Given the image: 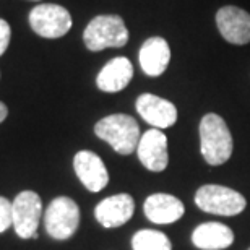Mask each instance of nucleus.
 I'll return each mask as SVG.
<instances>
[{
    "instance_id": "1",
    "label": "nucleus",
    "mask_w": 250,
    "mask_h": 250,
    "mask_svg": "<svg viewBox=\"0 0 250 250\" xmlns=\"http://www.w3.org/2000/svg\"><path fill=\"white\" fill-rule=\"evenodd\" d=\"M200 149L209 166H221L232 154V135L218 114H207L200 122Z\"/></svg>"
},
{
    "instance_id": "2",
    "label": "nucleus",
    "mask_w": 250,
    "mask_h": 250,
    "mask_svg": "<svg viewBox=\"0 0 250 250\" xmlns=\"http://www.w3.org/2000/svg\"><path fill=\"white\" fill-rule=\"evenodd\" d=\"M94 133L119 154H132L142 138L138 122L127 114H112L94 125Z\"/></svg>"
},
{
    "instance_id": "3",
    "label": "nucleus",
    "mask_w": 250,
    "mask_h": 250,
    "mask_svg": "<svg viewBox=\"0 0 250 250\" xmlns=\"http://www.w3.org/2000/svg\"><path fill=\"white\" fill-rule=\"evenodd\" d=\"M83 41L91 52L107 47H124L128 42V29L119 15H99L84 28Z\"/></svg>"
},
{
    "instance_id": "4",
    "label": "nucleus",
    "mask_w": 250,
    "mask_h": 250,
    "mask_svg": "<svg viewBox=\"0 0 250 250\" xmlns=\"http://www.w3.org/2000/svg\"><path fill=\"white\" fill-rule=\"evenodd\" d=\"M195 203L203 211L221 216H234L242 213L247 205L244 195L229 187L214 186V184L200 187L195 195Z\"/></svg>"
},
{
    "instance_id": "5",
    "label": "nucleus",
    "mask_w": 250,
    "mask_h": 250,
    "mask_svg": "<svg viewBox=\"0 0 250 250\" xmlns=\"http://www.w3.org/2000/svg\"><path fill=\"white\" fill-rule=\"evenodd\" d=\"M46 231L52 239L65 241L77 232L80 224V208L68 197L54 198L44 214Z\"/></svg>"
},
{
    "instance_id": "6",
    "label": "nucleus",
    "mask_w": 250,
    "mask_h": 250,
    "mask_svg": "<svg viewBox=\"0 0 250 250\" xmlns=\"http://www.w3.org/2000/svg\"><path fill=\"white\" fill-rule=\"evenodd\" d=\"M29 24L33 31L46 39L65 36L72 28L68 10L56 3H39L29 12Z\"/></svg>"
},
{
    "instance_id": "7",
    "label": "nucleus",
    "mask_w": 250,
    "mask_h": 250,
    "mask_svg": "<svg viewBox=\"0 0 250 250\" xmlns=\"http://www.w3.org/2000/svg\"><path fill=\"white\" fill-rule=\"evenodd\" d=\"M13 228L21 239H36L38 226L42 213L41 198L36 192L24 190L18 193L12 203Z\"/></svg>"
},
{
    "instance_id": "8",
    "label": "nucleus",
    "mask_w": 250,
    "mask_h": 250,
    "mask_svg": "<svg viewBox=\"0 0 250 250\" xmlns=\"http://www.w3.org/2000/svg\"><path fill=\"white\" fill-rule=\"evenodd\" d=\"M216 26L228 42L236 46L250 42V13L236 5H226L218 10Z\"/></svg>"
},
{
    "instance_id": "9",
    "label": "nucleus",
    "mask_w": 250,
    "mask_h": 250,
    "mask_svg": "<svg viewBox=\"0 0 250 250\" xmlns=\"http://www.w3.org/2000/svg\"><path fill=\"white\" fill-rule=\"evenodd\" d=\"M138 159L145 167L153 172H161L167 167V137L159 128L146 130L137 146Z\"/></svg>"
},
{
    "instance_id": "10",
    "label": "nucleus",
    "mask_w": 250,
    "mask_h": 250,
    "mask_svg": "<svg viewBox=\"0 0 250 250\" xmlns=\"http://www.w3.org/2000/svg\"><path fill=\"white\" fill-rule=\"evenodd\" d=\"M135 106H137V112L143 117V121L153 125L154 128L161 130L172 127L177 121L176 106L167 99L154 96V94H140Z\"/></svg>"
},
{
    "instance_id": "11",
    "label": "nucleus",
    "mask_w": 250,
    "mask_h": 250,
    "mask_svg": "<svg viewBox=\"0 0 250 250\" xmlns=\"http://www.w3.org/2000/svg\"><path fill=\"white\" fill-rule=\"evenodd\" d=\"M73 167L78 179L89 192H101L109 182V172L103 159L93 151H78L73 158Z\"/></svg>"
},
{
    "instance_id": "12",
    "label": "nucleus",
    "mask_w": 250,
    "mask_h": 250,
    "mask_svg": "<svg viewBox=\"0 0 250 250\" xmlns=\"http://www.w3.org/2000/svg\"><path fill=\"white\" fill-rule=\"evenodd\" d=\"M133 198L128 193H119L104 198L94 209V216L104 228H119L133 216Z\"/></svg>"
},
{
    "instance_id": "13",
    "label": "nucleus",
    "mask_w": 250,
    "mask_h": 250,
    "mask_svg": "<svg viewBox=\"0 0 250 250\" xmlns=\"http://www.w3.org/2000/svg\"><path fill=\"white\" fill-rule=\"evenodd\" d=\"M145 214L154 224H171L182 218L184 208L182 202L174 195L167 193H154L149 195L143 205Z\"/></svg>"
},
{
    "instance_id": "14",
    "label": "nucleus",
    "mask_w": 250,
    "mask_h": 250,
    "mask_svg": "<svg viewBox=\"0 0 250 250\" xmlns=\"http://www.w3.org/2000/svg\"><path fill=\"white\" fill-rule=\"evenodd\" d=\"M138 59L142 70L148 77H159L166 72L169 61H171V47L164 38H149L140 49Z\"/></svg>"
},
{
    "instance_id": "15",
    "label": "nucleus",
    "mask_w": 250,
    "mask_h": 250,
    "mask_svg": "<svg viewBox=\"0 0 250 250\" xmlns=\"http://www.w3.org/2000/svg\"><path fill=\"white\" fill-rule=\"evenodd\" d=\"M133 78V65L127 57H116L109 61L96 78L98 88L104 93H117Z\"/></svg>"
},
{
    "instance_id": "16",
    "label": "nucleus",
    "mask_w": 250,
    "mask_h": 250,
    "mask_svg": "<svg viewBox=\"0 0 250 250\" xmlns=\"http://www.w3.org/2000/svg\"><path fill=\"white\" fill-rule=\"evenodd\" d=\"M192 242L202 250H223L232 246L234 232L221 223H203L193 231Z\"/></svg>"
},
{
    "instance_id": "17",
    "label": "nucleus",
    "mask_w": 250,
    "mask_h": 250,
    "mask_svg": "<svg viewBox=\"0 0 250 250\" xmlns=\"http://www.w3.org/2000/svg\"><path fill=\"white\" fill-rule=\"evenodd\" d=\"M133 250H172L171 241L161 231L143 229L132 237Z\"/></svg>"
},
{
    "instance_id": "18",
    "label": "nucleus",
    "mask_w": 250,
    "mask_h": 250,
    "mask_svg": "<svg viewBox=\"0 0 250 250\" xmlns=\"http://www.w3.org/2000/svg\"><path fill=\"white\" fill-rule=\"evenodd\" d=\"M12 224H13L12 203L5 197H0V232L7 231Z\"/></svg>"
},
{
    "instance_id": "19",
    "label": "nucleus",
    "mask_w": 250,
    "mask_h": 250,
    "mask_svg": "<svg viewBox=\"0 0 250 250\" xmlns=\"http://www.w3.org/2000/svg\"><path fill=\"white\" fill-rule=\"evenodd\" d=\"M10 38H12L10 24L5 21V20L0 18V57H2L5 54V51H7V47L10 44Z\"/></svg>"
},
{
    "instance_id": "20",
    "label": "nucleus",
    "mask_w": 250,
    "mask_h": 250,
    "mask_svg": "<svg viewBox=\"0 0 250 250\" xmlns=\"http://www.w3.org/2000/svg\"><path fill=\"white\" fill-rule=\"evenodd\" d=\"M7 116H8V109H7V106H5L3 103H0V124H2L5 119H7Z\"/></svg>"
},
{
    "instance_id": "21",
    "label": "nucleus",
    "mask_w": 250,
    "mask_h": 250,
    "mask_svg": "<svg viewBox=\"0 0 250 250\" xmlns=\"http://www.w3.org/2000/svg\"><path fill=\"white\" fill-rule=\"evenodd\" d=\"M34 2H36V0H34Z\"/></svg>"
},
{
    "instance_id": "22",
    "label": "nucleus",
    "mask_w": 250,
    "mask_h": 250,
    "mask_svg": "<svg viewBox=\"0 0 250 250\" xmlns=\"http://www.w3.org/2000/svg\"><path fill=\"white\" fill-rule=\"evenodd\" d=\"M249 250H250V249H249Z\"/></svg>"
}]
</instances>
